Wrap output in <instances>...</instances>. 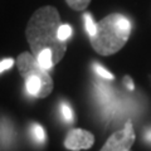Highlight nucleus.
Returning a JSON list of instances; mask_svg holds the SVG:
<instances>
[{
  "instance_id": "13",
  "label": "nucleus",
  "mask_w": 151,
  "mask_h": 151,
  "mask_svg": "<svg viewBox=\"0 0 151 151\" xmlns=\"http://www.w3.org/2000/svg\"><path fill=\"white\" fill-rule=\"evenodd\" d=\"M70 35H72V28H70V25L62 24L59 27V29H58V38L60 40L65 42Z\"/></svg>"
},
{
  "instance_id": "15",
  "label": "nucleus",
  "mask_w": 151,
  "mask_h": 151,
  "mask_svg": "<svg viewBox=\"0 0 151 151\" xmlns=\"http://www.w3.org/2000/svg\"><path fill=\"white\" fill-rule=\"evenodd\" d=\"M125 84L127 86V88H129L130 91H134V89H135L134 82H132V79H131L130 77H125Z\"/></svg>"
},
{
  "instance_id": "2",
  "label": "nucleus",
  "mask_w": 151,
  "mask_h": 151,
  "mask_svg": "<svg viewBox=\"0 0 151 151\" xmlns=\"http://www.w3.org/2000/svg\"><path fill=\"white\" fill-rule=\"evenodd\" d=\"M131 33V23L125 15L113 13L103 18L97 24L94 35L89 37L93 49L101 55L117 53L127 40Z\"/></svg>"
},
{
  "instance_id": "7",
  "label": "nucleus",
  "mask_w": 151,
  "mask_h": 151,
  "mask_svg": "<svg viewBox=\"0 0 151 151\" xmlns=\"http://www.w3.org/2000/svg\"><path fill=\"white\" fill-rule=\"evenodd\" d=\"M37 60H38V63L40 64V67L42 68H44L45 70H49L53 68V54H52V50L50 49H44V50H42L39 55L37 57Z\"/></svg>"
},
{
  "instance_id": "3",
  "label": "nucleus",
  "mask_w": 151,
  "mask_h": 151,
  "mask_svg": "<svg viewBox=\"0 0 151 151\" xmlns=\"http://www.w3.org/2000/svg\"><path fill=\"white\" fill-rule=\"evenodd\" d=\"M15 63L18 65V69L20 72L22 77L27 79L35 76V77L40 78L42 81V91L39 94V98H44L52 92L53 89V81H52L50 76L48 74V70L40 67V64L38 63L37 58L30 53H22L20 55L15 59Z\"/></svg>"
},
{
  "instance_id": "5",
  "label": "nucleus",
  "mask_w": 151,
  "mask_h": 151,
  "mask_svg": "<svg viewBox=\"0 0 151 151\" xmlns=\"http://www.w3.org/2000/svg\"><path fill=\"white\" fill-rule=\"evenodd\" d=\"M93 144H94V136L89 131L81 129L70 130L64 140V146L72 151L89 149Z\"/></svg>"
},
{
  "instance_id": "16",
  "label": "nucleus",
  "mask_w": 151,
  "mask_h": 151,
  "mask_svg": "<svg viewBox=\"0 0 151 151\" xmlns=\"http://www.w3.org/2000/svg\"><path fill=\"white\" fill-rule=\"evenodd\" d=\"M145 140L147 141V142L151 144V129L146 131V134H145Z\"/></svg>"
},
{
  "instance_id": "11",
  "label": "nucleus",
  "mask_w": 151,
  "mask_h": 151,
  "mask_svg": "<svg viewBox=\"0 0 151 151\" xmlns=\"http://www.w3.org/2000/svg\"><path fill=\"white\" fill-rule=\"evenodd\" d=\"M67 1V4L73 9V10H84L87 6H88V4L91 0H65Z\"/></svg>"
},
{
  "instance_id": "1",
  "label": "nucleus",
  "mask_w": 151,
  "mask_h": 151,
  "mask_svg": "<svg viewBox=\"0 0 151 151\" xmlns=\"http://www.w3.org/2000/svg\"><path fill=\"white\" fill-rule=\"evenodd\" d=\"M62 25L58 10L54 6L39 8L32 15L27 25V39L37 57L44 49H50L53 63L57 64L67 50V43L58 38V29Z\"/></svg>"
},
{
  "instance_id": "9",
  "label": "nucleus",
  "mask_w": 151,
  "mask_h": 151,
  "mask_svg": "<svg viewBox=\"0 0 151 151\" xmlns=\"http://www.w3.org/2000/svg\"><path fill=\"white\" fill-rule=\"evenodd\" d=\"M60 113H62V117L64 119L65 122H68V124L73 122V120H74L73 111H72V108H70V106L68 105L67 102L60 103Z\"/></svg>"
},
{
  "instance_id": "6",
  "label": "nucleus",
  "mask_w": 151,
  "mask_h": 151,
  "mask_svg": "<svg viewBox=\"0 0 151 151\" xmlns=\"http://www.w3.org/2000/svg\"><path fill=\"white\" fill-rule=\"evenodd\" d=\"M25 88L27 92L30 94V96H34L39 98V94L42 91V81L40 78L35 77V76H32V77L25 79Z\"/></svg>"
},
{
  "instance_id": "4",
  "label": "nucleus",
  "mask_w": 151,
  "mask_h": 151,
  "mask_svg": "<svg viewBox=\"0 0 151 151\" xmlns=\"http://www.w3.org/2000/svg\"><path fill=\"white\" fill-rule=\"evenodd\" d=\"M135 141V131L131 121H127L124 129L116 131L106 141L100 151H130V147Z\"/></svg>"
},
{
  "instance_id": "14",
  "label": "nucleus",
  "mask_w": 151,
  "mask_h": 151,
  "mask_svg": "<svg viewBox=\"0 0 151 151\" xmlns=\"http://www.w3.org/2000/svg\"><path fill=\"white\" fill-rule=\"evenodd\" d=\"M14 64V59L12 58H6V59H3L0 62V73L4 72V70H8L9 68H12Z\"/></svg>"
},
{
  "instance_id": "8",
  "label": "nucleus",
  "mask_w": 151,
  "mask_h": 151,
  "mask_svg": "<svg viewBox=\"0 0 151 151\" xmlns=\"http://www.w3.org/2000/svg\"><path fill=\"white\" fill-rule=\"evenodd\" d=\"M30 130H32L33 139H34L37 142L43 144L45 141V139H47V135H45V131H44L43 127H42L39 124H33Z\"/></svg>"
},
{
  "instance_id": "10",
  "label": "nucleus",
  "mask_w": 151,
  "mask_h": 151,
  "mask_svg": "<svg viewBox=\"0 0 151 151\" xmlns=\"http://www.w3.org/2000/svg\"><path fill=\"white\" fill-rule=\"evenodd\" d=\"M83 18H84V25H86V30H87V33H88V35H89V37L94 35V33H96V30H97V24L93 22L91 14L86 13V14L83 15Z\"/></svg>"
},
{
  "instance_id": "12",
  "label": "nucleus",
  "mask_w": 151,
  "mask_h": 151,
  "mask_svg": "<svg viewBox=\"0 0 151 151\" xmlns=\"http://www.w3.org/2000/svg\"><path fill=\"white\" fill-rule=\"evenodd\" d=\"M93 69H94V72L100 76V77L107 79V81H113V79H115V76H113L112 73H110L106 68H103L102 65H100V64H93Z\"/></svg>"
}]
</instances>
